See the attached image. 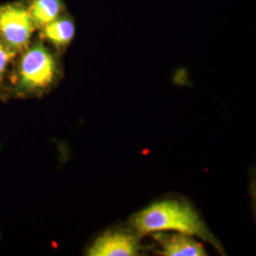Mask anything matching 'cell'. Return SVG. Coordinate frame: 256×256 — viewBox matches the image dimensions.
I'll return each mask as SVG.
<instances>
[{
	"label": "cell",
	"mask_w": 256,
	"mask_h": 256,
	"mask_svg": "<svg viewBox=\"0 0 256 256\" xmlns=\"http://www.w3.org/2000/svg\"><path fill=\"white\" fill-rule=\"evenodd\" d=\"M155 238L160 245V254L164 256H205L206 250L190 234H156Z\"/></svg>",
	"instance_id": "obj_5"
},
{
	"label": "cell",
	"mask_w": 256,
	"mask_h": 256,
	"mask_svg": "<svg viewBox=\"0 0 256 256\" xmlns=\"http://www.w3.org/2000/svg\"><path fill=\"white\" fill-rule=\"evenodd\" d=\"M75 26L72 19L58 18L42 28V36L54 45L64 46L68 45L74 39Z\"/></svg>",
	"instance_id": "obj_7"
},
{
	"label": "cell",
	"mask_w": 256,
	"mask_h": 256,
	"mask_svg": "<svg viewBox=\"0 0 256 256\" xmlns=\"http://www.w3.org/2000/svg\"><path fill=\"white\" fill-rule=\"evenodd\" d=\"M138 244L131 234L120 232H106L98 238L88 250L92 256H137Z\"/></svg>",
	"instance_id": "obj_4"
},
{
	"label": "cell",
	"mask_w": 256,
	"mask_h": 256,
	"mask_svg": "<svg viewBox=\"0 0 256 256\" xmlns=\"http://www.w3.org/2000/svg\"><path fill=\"white\" fill-rule=\"evenodd\" d=\"M133 225L140 234L176 230L212 241L208 230L191 207L174 200L158 202L140 212Z\"/></svg>",
	"instance_id": "obj_1"
},
{
	"label": "cell",
	"mask_w": 256,
	"mask_h": 256,
	"mask_svg": "<svg viewBox=\"0 0 256 256\" xmlns=\"http://www.w3.org/2000/svg\"><path fill=\"white\" fill-rule=\"evenodd\" d=\"M36 28L26 7L19 4L0 6V39L14 50L27 48Z\"/></svg>",
	"instance_id": "obj_3"
},
{
	"label": "cell",
	"mask_w": 256,
	"mask_h": 256,
	"mask_svg": "<svg viewBox=\"0 0 256 256\" xmlns=\"http://www.w3.org/2000/svg\"><path fill=\"white\" fill-rule=\"evenodd\" d=\"M56 62L52 54L40 43L27 48L22 55L16 74L21 92L41 90L54 82Z\"/></svg>",
	"instance_id": "obj_2"
},
{
	"label": "cell",
	"mask_w": 256,
	"mask_h": 256,
	"mask_svg": "<svg viewBox=\"0 0 256 256\" xmlns=\"http://www.w3.org/2000/svg\"><path fill=\"white\" fill-rule=\"evenodd\" d=\"M28 12L36 27H45L58 18L63 10L61 0H32Z\"/></svg>",
	"instance_id": "obj_6"
},
{
	"label": "cell",
	"mask_w": 256,
	"mask_h": 256,
	"mask_svg": "<svg viewBox=\"0 0 256 256\" xmlns=\"http://www.w3.org/2000/svg\"><path fill=\"white\" fill-rule=\"evenodd\" d=\"M16 52V50H14L0 39V80L6 72L7 68L14 59Z\"/></svg>",
	"instance_id": "obj_8"
}]
</instances>
